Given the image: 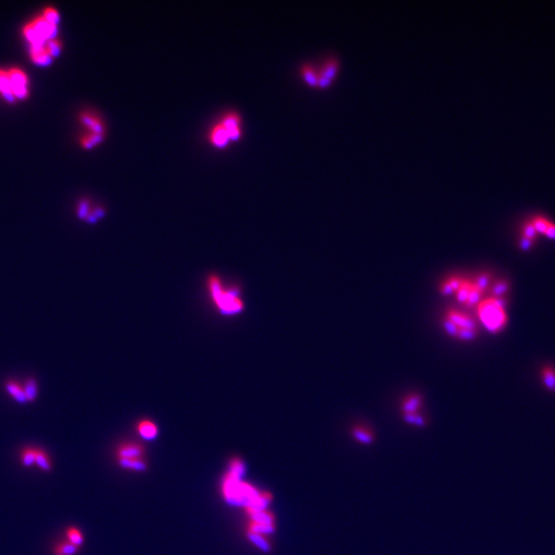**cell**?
Wrapping results in <instances>:
<instances>
[{"instance_id":"20","label":"cell","mask_w":555,"mask_h":555,"mask_svg":"<svg viewBox=\"0 0 555 555\" xmlns=\"http://www.w3.org/2000/svg\"><path fill=\"white\" fill-rule=\"evenodd\" d=\"M510 289V284L506 280H498L489 286L490 296L496 298H505Z\"/></svg>"},{"instance_id":"13","label":"cell","mask_w":555,"mask_h":555,"mask_svg":"<svg viewBox=\"0 0 555 555\" xmlns=\"http://www.w3.org/2000/svg\"><path fill=\"white\" fill-rule=\"evenodd\" d=\"M351 434L357 442L363 444V445H369V444L374 441L375 438L371 428L364 424H358L352 427Z\"/></svg>"},{"instance_id":"34","label":"cell","mask_w":555,"mask_h":555,"mask_svg":"<svg viewBox=\"0 0 555 555\" xmlns=\"http://www.w3.org/2000/svg\"><path fill=\"white\" fill-rule=\"evenodd\" d=\"M45 47H46L47 52H49V54L53 57V59L58 58L61 55L62 49H63L62 43L60 42V40H58L56 38L46 41L45 42Z\"/></svg>"},{"instance_id":"17","label":"cell","mask_w":555,"mask_h":555,"mask_svg":"<svg viewBox=\"0 0 555 555\" xmlns=\"http://www.w3.org/2000/svg\"><path fill=\"white\" fill-rule=\"evenodd\" d=\"M137 432L138 434L145 440H153L158 435V428L150 420H141L137 424Z\"/></svg>"},{"instance_id":"1","label":"cell","mask_w":555,"mask_h":555,"mask_svg":"<svg viewBox=\"0 0 555 555\" xmlns=\"http://www.w3.org/2000/svg\"><path fill=\"white\" fill-rule=\"evenodd\" d=\"M223 495L227 503L235 506H245L249 514L266 510L273 497L269 493H260L254 486L235 479L228 474L223 480Z\"/></svg>"},{"instance_id":"16","label":"cell","mask_w":555,"mask_h":555,"mask_svg":"<svg viewBox=\"0 0 555 555\" xmlns=\"http://www.w3.org/2000/svg\"><path fill=\"white\" fill-rule=\"evenodd\" d=\"M4 388H5V391L7 392V394L15 402H18L20 404L28 403L25 392H24L23 385H21L19 382H15V380H12V379L6 380L5 384H4Z\"/></svg>"},{"instance_id":"10","label":"cell","mask_w":555,"mask_h":555,"mask_svg":"<svg viewBox=\"0 0 555 555\" xmlns=\"http://www.w3.org/2000/svg\"><path fill=\"white\" fill-rule=\"evenodd\" d=\"M220 122L225 126L230 140L235 141L237 139H240L242 131H241V125H240L241 121L239 115L233 112H229L221 118Z\"/></svg>"},{"instance_id":"2","label":"cell","mask_w":555,"mask_h":555,"mask_svg":"<svg viewBox=\"0 0 555 555\" xmlns=\"http://www.w3.org/2000/svg\"><path fill=\"white\" fill-rule=\"evenodd\" d=\"M207 290L220 315L232 317L241 314L245 310V303L240 288L227 286L217 274H210L208 276Z\"/></svg>"},{"instance_id":"11","label":"cell","mask_w":555,"mask_h":555,"mask_svg":"<svg viewBox=\"0 0 555 555\" xmlns=\"http://www.w3.org/2000/svg\"><path fill=\"white\" fill-rule=\"evenodd\" d=\"M531 221L534 224L538 234L541 233L546 235L548 239L555 240V223L553 221L549 220L548 218L542 215L534 216L531 219Z\"/></svg>"},{"instance_id":"27","label":"cell","mask_w":555,"mask_h":555,"mask_svg":"<svg viewBox=\"0 0 555 555\" xmlns=\"http://www.w3.org/2000/svg\"><path fill=\"white\" fill-rule=\"evenodd\" d=\"M248 538L249 540L254 544L256 547H258L261 551L263 552H268L271 551L272 546L271 544L268 543V541L265 539L264 536L262 535H258L255 533H252V532H248Z\"/></svg>"},{"instance_id":"30","label":"cell","mask_w":555,"mask_h":555,"mask_svg":"<svg viewBox=\"0 0 555 555\" xmlns=\"http://www.w3.org/2000/svg\"><path fill=\"white\" fill-rule=\"evenodd\" d=\"M66 537H67V541H69L70 543H72L77 547H81L84 544L85 541L84 535L77 528L74 527L68 528L66 530Z\"/></svg>"},{"instance_id":"4","label":"cell","mask_w":555,"mask_h":555,"mask_svg":"<svg viewBox=\"0 0 555 555\" xmlns=\"http://www.w3.org/2000/svg\"><path fill=\"white\" fill-rule=\"evenodd\" d=\"M477 319L483 327L493 334L501 332L509 322L506 311V299L488 296L476 307Z\"/></svg>"},{"instance_id":"14","label":"cell","mask_w":555,"mask_h":555,"mask_svg":"<svg viewBox=\"0 0 555 555\" xmlns=\"http://www.w3.org/2000/svg\"><path fill=\"white\" fill-rule=\"evenodd\" d=\"M30 58L35 65L45 67L52 64L53 57L47 52L45 44L39 46H30Z\"/></svg>"},{"instance_id":"22","label":"cell","mask_w":555,"mask_h":555,"mask_svg":"<svg viewBox=\"0 0 555 555\" xmlns=\"http://www.w3.org/2000/svg\"><path fill=\"white\" fill-rule=\"evenodd\" d=\"M23 33H24L25 38L29 41L30 46H39V45H44L45 44V42L37 34L36 30L34 29L32 23H29L24 27Z\"/></svg>"},{"instance_id":"12","label":"cell","mask_w":555,"mask_h":555,"mask_svg":"<svg viewBox=\"0 0 555 555\" xmlns=\"http://www.w3.org/2000/svg\"><path fill=\"white\" fill-rule=\"evenodd\" d=\"M79 117H81V121L90 131V133L104 136L105 125L100 117L92 112H83Z\"/></svg>"},{"instance_id":"36","label":"cell","mask_w":555,"mask_h":555,"mask_svg":"<svg viewBox=\"0 0 555 555\" xmlns=\"http://www.w3.org/2000/svg\"><path fill=\"white\" fill-rule=\"evenodd\" d=\"M42 17L53 25L58 26L60 23V13L57 9H55L54 7H47L44 9Z\"/></svg>"},{"instance_id":"35","label":"cell","mask_w":555,"mask_h":555,"mask_svg":"<svg viewBox=\"0 0 555 555\" xmlns=\"http://www.w3.org/2000/svg\"><path fill=\"white\" fill-rule=\"evenodd\" d=\"M91 210H92V207H91V203H90V201L87 200V199H84V200H82L81 202L78 203L77 210H76V215H77V217H78L79 219L86 220L87 217L89 216Z\"/></svg>"},{"instance_id":"33","label":"cell","mask_w":555,"mask_h":555,"mask_svg":"<svg viewBox=\"0 0 555 555\" xmlns=\"http://www.w3.org/2000/svg\"><path fill=\"white\" fill-rule=\"evenodd\" d=\"M102 140H103L102 135H96V134L89 133L82 138V145L87 149H91L95 145L99 144Z\"/></svg>"},{"instance_id":"23","label":"cell","mask_w":555,"mask_h":555,"mask_svg":"<svg viewBox=\"0 0 555 555\" xmlns=\"http://www.w3.org/2000/svg\"><path fill=\"white\" fill-rule=\"evenodd\" d=\"M24 388V392L26 395V398H27V402L31 403V402H34L37 398L38 396V385L37 382L35 380V378L30 377L28 378L26 382L23 385Z\"/></svg>"},{"instance_id":"26","label":"cell","mask_w":555,"mask_h":555,"mask_svg":"<svg viewBox=\"0 0 555 555\" xmlns=\"http://www.w3.org/2000/svg\"><path fill=\"white\" fill-rule=\"evenodd\" d=\"M541 378L544 386L549 391H555V368L544 366L541 370Z\"/></svg>"},{"instance_id":"25","label":"cell","mask_w":555,"mask_h":555,"mask_svg":"<svg viewBox=\"0 0 555 555\" xmlns=\"http://www.w3.org/2000/svg\"><path fill=\"white\" fill-rule=\"evenodd\" d=\"M249 515L251 516L253 522L260 523V525H265V526H275V516L271 511L263 510V511L251 513Z\"/></svg>"},{"instance_id":"29","label":"cell","mask_w":555,"mask_h":555,"mask_svg":"<svg viewBox=\"0 0 555 555\" xmlns=\"http://www.w3.org/2000/svg\"><path fill=\"white\" fill-rule=\"evenodd\" d=\"M229 476L242 480L243 475L245 474V465L239 458H234L229 464V471L227 473Z\"/></svg>"},{"instance_id":"9","label":"cell","mask_w":555,"mask_h":555,"mask_svg":"<svg viewBox=\"0 0 555 555\" xmlns=\"http://www.w3.org/2000/svg\"><path fill=\"white\" fill-rule=\"evenodd\" d=\"M31 23H32V25H33L34 29L36 30V32L39 35V37L44 42L56 38V35L58 33V26L53 25V24L47 22L42 17V15L34 19Z\"/></svg>"},{"instance_id":"19","label":"cell","mask_w":555,"mask_h":555,"mask_svg":"<svg viewBox=\"0 0 555 555\" xmlns=\"http://www.w3.org/2000/svg\"><path fill=\"white\" fill-rule=\"evenodd\" d=\"M118 465L125 470H131L136 472H143L147 469V463L144 458H132V459H117Z\"/></svg>"},{"instance_id":"6","label":"cell","mask_w":555,"mask_h":555,"mask_svg":"<svg viewBox=\"0 0 555 555\" xmlns=\"http://www.w3.org/2000/svg\"><path fill=\"white\" fill-rule=\"evenodd\" d=\"M423 397L419 393H410L403 398L400 406L403 420L417 427H424L426 420L422 415Z\"/></svg>"},{"instance_id":"3","label":"cell","mask_w":555,"mask_h":555,"mask_svg":"<svg viewBox=\"0 0 555 555\" xmlns=\"http://www.w3.org/2000/svg\"><path fill=\"white\" fill-rule=\"evenodd\" d=\"M442 327L447 335L457 340L470 341L477 336L478 326L473 317L459 309H448L443 315Z\"/></svg>"},{"instance_id":"15","label":"cell","mask_w":555,"mask_h":555,"mask_svg":"<svg viewBox=\"0 0 555 555\" xmlns=\"http://www.w3.org/2000/svg\"><path fill=\"white\" fill-rule=\"evenodd\" d=\"M209 139L212 142V144L217 147H224L227 144V142L230 140L228 132L221 122H218L213 126L209 134Z\"/></svg>"},{"instance_id":"32","label":"cell","mask_w":555,"mask_h":555,"mask_svg":"<svg viewBox=\"0 0 555 555\" xmlns=\"http://www.w3.org/2000/svg\"><path fill=\"white\" fill-rule=\"evenodd\" d=\"M275 529H276L275 526H265V525H260V523L251 521L248 532L264 536V535H272L275 532Z\"/></svg>"},{"instance_id":"8","label":"cell","mask_w":555,"mask_h":555,"mask_svg":"<svg viewBox=\"0 0 555 555\" xmlns=\"http://www.w3.org/2000/svg\"><path fill=\"white\" fill-rule=\"evenodd\" d=\"M145 453V448L138 442H123L116 448L117 459L142 458Z\"/></svg>"},{"instance_id":"37","label":"cell","mask_w":555,"mask_h":555,"mask_svg":"<svg viewBox=\"0 0 555 555\" xmlns=\"http://www.w3.org/2000/svg\"><path fill=\"white\" fill-rule=\"evenodd\" d=\"M104 215H105V210L103 208L101 207L94 208L91 210L89 216L85 221H87L88 223H96V222L100 220Z\"/></svg>"},{"instance_id":"5","label":"cell","mask_w":555,"mask_h":555,"mask_svg":"<svg viewBox=\"0 0 555 555\" xmlns=\"http://www.w3.org/2000/svg\"><path fill=\"white\" fill-rule=\"evenodd\" d=\"M339 66L338 58L329 55L316 64L309 63L301 66L300 74L307 84L314 87L325 88L334 81Z\"/></svg>"},{"instance_id":"31","label":"cell","mask_w":555,"mask_h":555,"mask_svg":"<svg viewBox=\"0 0 555 555\" xmlns=\"http://www.w3.org/2000/svg\"><path fill=\"white\" fill-rule=\"evenodd\" d=\"M537 236H538V232H537L534 224L532 223L531 219L526 221L521 226L520 237H523V239H528V240H531V241L535 242L536 239H537Z\"/></svg>"},{"instance_id":"7","label":"cell","mask_w":555,"mask_h":555,"mask_svg":"<svg viewBox=\"0 0 555 555\" xmlns=\"http://www.w3.org/2000/svg\"><path fill=\"white\" fill-rule=\"evenodd\" d=\"M11 91L15 100H24L29 96V81L26 73L19 68H11L7 71Z\"/></svg>"},{"instance_id":"24","label":"cell","mask_w":555,"mask_h":555,"mask_svg":"<svg viewBox=\"0 0 555 555\" xmlns=\"http://www.w3.org/2000/svg\"><path fill=\"white\" fill-rule=\"evenodd\" d=\"M79 550V547L73 545L69 541H62L57 543L53 548L54 555H75Z\"/></svg>"},{"instance_id":"21","label":"cell","mask_w":555,"mask_h":555,"mask_svg":"<svg viewBox=\"0 0 555 555\" xmlns=\"http://www.w3.org/2000/svg\"><path fill=\"white\" fill-rule=\"evenodd\" d=\"M35 465L44 472H50L53 468L52 461L50 455L42 448L36 447V455H35Z\"/></svg>"},{"instance_id":"28","label":"cell","mask_w":555,"mask_h":555,"mask_svg":"<svg viewBox=\"0 0 555 555\" xmlns=\"http://www.w3.org/2000/svg\"><path fill=\"white\" fill-rule=\"evenodd\" d=\"M35 455H36V447H26L21 451L20 462L24 467L29 468L31 466L35 465Z\"/></svg>"},{"instance_id":"18","label":"cell","mask_w":555,"mask_h":555,"mask_svg":"<svg viewBox=\"0 0 555 555\" xmlns=\"http://www.w3.org/2000/svg\"><path fill=\"white\" fill-rule=\"evenodd\" d=\"M0 94L2 95L4 100L10 104L17 101L11 91V85L7 71H4L2 69H0Z\"/></svg>"}]
</instances>
